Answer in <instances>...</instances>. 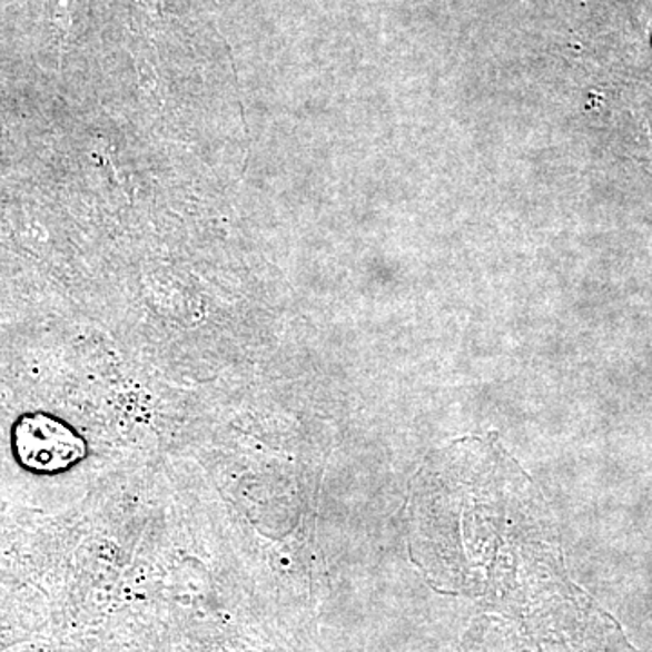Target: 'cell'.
I'll return each instance as SVG.
<instances>
[{"mask_svg":"<svg viewBox=\"0 0 652 652\" xmlns=\"http://www.w3.org/2000/svg\"><path fill=\"white\" fill-rule=\"evenodd\" d=\"M17 463L37 475L68 472L88 455V444L66 421L55 415L26 414L11 428Z\"/></svg>","mask_w":652,"mask_h":652,"instance_id":"obj_1","label":"cell"}]
</instances>
